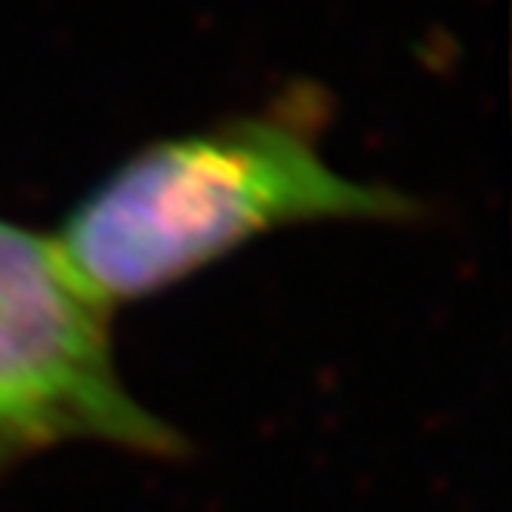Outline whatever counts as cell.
I'll return each mask as SVG.
<instances>
[{
  "instance_id": "obj_1",
  "label": "cell",
  "mask_w": 512,
  "mask_h": 512,
  "mask_svg": "<svg viewBox=\"0 0 512 512\" xmlns=\"http://www.w3.org/2000/svg\"><path fill=\"white\" fill-rule=\"evenodd\" d=\"M315 99L158 139L118 164L53 238L108 312L149 300L278 229L408 219V195L355 182L318 149Z\"/></svg>"
},
{
  "instance_id": "obj_2",
  "label": "cell",
  "mask_w": 512,
  "mask_h": 512,
  "mask_svg": "<svg viewBox=\"0 0 512 512\" xmlns=\"http://www.w3.org/2000/svg\"><path fill=\"white\" fill-rule=\"evenodd\" d=\"M68 442L155 457L182 448L124 386L108 312L56 241L0 219V475Z\"/></svg>"
}]
</instances>
